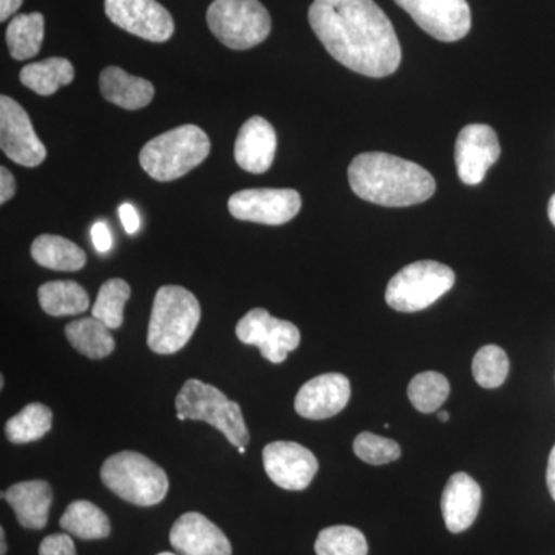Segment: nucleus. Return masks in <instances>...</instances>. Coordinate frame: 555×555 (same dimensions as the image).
<instances>
[{"instance_id":"nucleus-35","label":"nucleus","mask_w":555,"mask_h":555,"mask_svg":"<svg viewBox=\"0 0 555 555\" xmlns=\"http://www.w3.org/2000/svg\"><path fill=\"white\" fill-rule=\"evenodd\" d=\"M91 240H93L94 247H96V250L101 251V254H105V251L112 248V233H109V229L105 222H96V224L91 228Z\"/></svg>"},{"instance_id":"nucleus-43","label":"nucleus","mask_w":555,"mask_h":555,"mask_svg":"<svg viewBox=\"0 0 555 555\" xmlns=\"http://www.w3.org/2000/svg\"><path fill=\"white\" fill-rule=\"evenodd\" d=\"M238 451H240V454H244V452H246V448L241 447V448H238Z\"/></svg>"},{"instance_id":"nucleus-28","label":"nucleus","mask_w":555,"mask_h":555,"mask_svg":"<svg viewBox=\"0 0 555 555\" xmlns=\"http://www.w3.org/2000/svg\"><path fill=\"white\" fill-rule=\"evenodd\" d=\"M53 425V412L46 404L31 403L5 425L7 438L14 444L31 443L46 436Z\"/></svg>"},{"instance_id":"nucleus-1","label":"nucleus","mask_w":555,"mask_h":555,"mask_svg":"<svg viewBox=\"0 0 555 555\" xmlns=\"http://www.w3.org/2000/svg\"><path fill=\"white\" fill-rule=\"evenodd\" d=\"M308 17L327 53L358 75L386 78L400 67V40L374 0H313Z\"/></svg>"},{"instance_id":"nucleus-23","label":"nucleus","mask_w":555,"mask_h":555,"mask_svg":"<svg viewBox=\"0 0 555 555\" xmlns=\"http://www.w3.org/2000/svg\"><path fill=\"white\" fill-rule=\"evenodd\" d=\"M75 79V67L65 57L33 62L21 72V82L39 96H51L62 86H68Z\"/></svg>"},{"instance_id":"nucleus-17","label":"nucleus","mask_w":555,"mask_h":555,"mask_svg":"<svg viewBox=\"0 0 555 555\" xmlns=\"http://www.w3.org/2000/svg\"><path fill=\"white\" fill-rule=\"evenodd\" d=\"M170 543L179 555H232L228 537L199 513H188L171 526Z\"/></svg>"},{"instance_id":"nucleus-25","label":"nucleus","mask_w":555,"mask_h":555,"mask_svg":"<svg viewBox=\"0 0 555 555\" xmlns=\"http://www.w3.org/2000/svg\"><path fill=\"white\" fill-rule=\"evenodd\" d=\"M65 337L79 353L91 360L108 357L116 347L109 328L94 317L72 321L65 326Z\"/></svg>"},{"instance_id":"nucleus-41","label":"nucleus","mask_w":555,"mask_h":555,"mask_svg":"<svg viewBox=\"0 0 555 555\" xmlns=\"http://www.w3.org/2000/svg\"><path fill=\"white\" fill-rule=\"evenodd\" d=\"M7 554V542H5V531L3 528H0V555Z\"/></svg>"},{"instance_id":"nucleus-15","label":"nucleus","mask_w":555,"mask_h":555,"mask_svg":"<svg viewBox=\"0 0 555 555\" xmlns=\"http://www.w3.org/2000/svg\"><path fill=\"white\" fill-rule=\"evenodd\" d=\"M266 474L280 488L302 491L318 473L317 456L294 441H273L262 451Z\"/></svg>"},{"instance_id":"nucleus-24","label":"nucleus","mask_w":555,"mask_h":555,"mask_svg":"<svg viewBox=\"0 0 555 555\" xmlns=\"http://www.w3.org/2000/svg\"><path fill=\"white\" fill-rule=\"evenodd\" d=\"M39 302L51 317L79 315L90 308L86 288L75 281H50L39 287Z\"/></svg>"},{"instance_id":"nucleus-39","label":"nucleus","mask_w":555,"mask_h":555,"mask_svg":"<svg viewBox=\"0 0 555 555\" xmlns=\"http://www.w3.org/2000/svg\"><path fill=\"white\" fill-rule=\"evenodd\" d=\"M546 483L547 489H550V494L555 502V447L553 451H551L550 460H547Z\"/></svg>"},{"instance_id":"nucleus-36","label":"nucleus","mask_w":555,"mask_h":555,"mask_svg":"<svg viewBox=\"0 0 555 555\" xmlns=\"http://www.w3.org/2000/svg\"><path fill=\"white\" fill-rule=\"evenodd\" d=\"M119 217L120 221H122L124 229L129 235H133L137 233L139 228H141V219H139V215L137 208L131 206V204H122L119 207Z\"/></svg>"},{"instance_id":"nucleus-9","label":"nucleus","mask_w":555,"mask_h":555,"mask_svg":"<svg viewBox=\"0 0 555 555\" xmlns=\"http://www.w3.org/2000/svg\"><path fill=\"white\" fill-rule=\"evenodd\" d=\"M236 337L248 346H257L270 363L286 361L301 341L299 328L294 323L273 318L266 309H251L236 324Z\"/></svg>"},{"instance_id":"nucleus-12","label":"nucleus","mask_w":555,"mask_h":555,"mask_svg":"<svg viewBox=\"0 0 555 555\" xmlns=\"http://www.w3.org/2000/svg\"><path fill=\"white\" fill-rule=\"evenodd\" d=\"M0 147L13 163L38 167L47 158V149L40 141L30 116L13 98L0 96Z\"/></svg>"},{"instance_id":"nucleus-19","label":"nucleus","mask_w":555,"mask_h":555,"mask_svg":"<svg viewBox=\"0 0 555 555\" xmlns=\"http://www.w3.org/2000/svg\"><path fill=\"white\" fill-rule=\"evenodd\" d=\"M481 505V488L473 477L456 473L449 478L443 496L441 513L452 534L466 531L473 526Z\"/></svg>"},{"instance_id":"nucleus-21","label":"nucleus","mask_w":555,"mask_h":555,"mask_svg":"<svg viewBox=\"0 0 555 555\" xmlns=\"http://www.w3.org/2000/svg\"><path fill=\"white\" fill-rule=\"evenodd\" d=\"M100 86L105 101L124 109L147 107L155 98V87L150 80L131 76L119 67L102 69Z\"/></svg>"},{"instance_id":"nucleus-18","label":"nucleus","mask_w":555,"mask_h":555,"mask_svg":"<svg viewBox=\"0 0 555 555\" xmlns=\"http://www.w3.org/2000/svg\"><path fill=\"white\" fill-rule=\"evenodd\" d=\"M276 131L261 116H254L241 127L235 142V160L248 173H264L276 155Z\"/></svg>"},{"instance_id":"nucleus-8","label":"nucleus","mask_w":555,"mask_h":555,"mask_svg":"<svg viewBox=\"0 0 555 555\" xmlns=\"http://www.w3.org/2000/svg\"><path fill=\"white\" fill-rule=\"evenodd\" d=\"M454 284V270L448 266L429 259L412 262L387 284L386 302L397 312H420L448 294Z\"/></svg>"},{"instance_id":"nucleus-14","label":"nucleus","mask_w":555,"mask_h":555,"mask_svg":"<svg viewBox=\"0 0 555 555\" xmlns=\"http://www.w3.org/2000/svg\"><path fill=\"white\" fill-rule=\"evenodd\" d=\"M502 155L495 130L486 124H470L455 142V166L460 181L477 185Z\"/></svg>"},{"instance_id":"nucleus-33","label":"nucleus","mask_w":555,"mask_h":555,"mask_svg":"<svg viewBox=\"0 0 555 555\" xmlns=\"http://www.w3.org/2000/svg\"><path fill=\"white\" fill-rule=\"evenodd\" d=\"M353 452L358 459L369 465H387L400 459L401 448L397 441L375 436L372 433H361L353 441Z\"/></svg>"},{"instance_id":"nucleus-42","label":"nucleus","mask_w":555,"mask_h":555,"mask_svg":"<svg viewBox=\"0 0 555 555\" xmlns=\"http://www.w3.org/2000/svg\"><path fill=\"white\" fill-rule=\"evenodd\" d=\"M440 420H441V422H443V423H447V422H448V420H449V414H448V412H447V411H440Z\"/></svg>"},{"instance_id":"nucleus-7","label":"nucleus","mask_w":555,"mask_h":555,"mask_svg":"<svg viewBox=\"0 0 555 555\" xmlns=\"http://www.w3.org/2000/svg\"><path fill=\"white\" fill-rule=\"evenodd\" d=\"M215 38L232 50H248L269 38L272 20L259 0H215L207 10Z\"/></svg>"},{"instance_id":"nucleus-20","label":"nucleus","mask_w":555,"mask_h":555,"mask_svg":"<svg viewBox=\"0 0 555 555\" xmlns=\"http://www.w3.org/2000/svg\"><path fill=\"white\" fill-rule=\"evenodd\" d=\"M16 513L17 521L27 529H43L49 521L53 489L43 480L22 481L2 494Z\"/></svg>"},{"instance_id":"nucleus-4","label":"nucleus","mask_w":555,"mask_h":555,"mask_svg":"<svg viewBox=\"0 0 555 555\" xmlns=\"http://www.w3.org/2000/svg\"><path fill=\"white\" fill-rule=\"evenodd\" d=\"M199 320V301L192 292L181 286L160 287L150 317V349L159 356L178 352L193 337Z\"/></svg>"},{"instance_id":"nucleus-34","label":"nucleus","mask_w":555,"mask_h":555,"mask_svg":"<svg viewBox=\"0 0 555 555\" xmlns=\"http://www.w3.org/2000/svg\"><path fill=\"white\" fill-rule=\"evenodd\" d=\"M39 555H78L68 534H51L40 543Z\"/></svg>"},{"instance_id":"nucleus-3","label":"nucleus","mask_w":555,"mask_h":555,"mask_svg":"<svg viewBox=\"0 0 555 555\" xmlns=\"http://www.w3.org/2000/svg\"><path fill=\"white\" fill-rule=\"evenodd\" d=\"M210 147L206 131L185 124L147 142L139 153V164L149 177L170 182L203 164L210 155Z\"/></svg>"},{"instance_id":"nucleus-13","label":"nucleus","mask_w":555,"mask_h":555,"mask_svg":"<svg viewBox=\"0 0 555 555\" xmlns=\"http://www.w3.org/2000/svg\"><path fill=\"white\" fill-rule=\"evenodd\" d=\"M108 20L150 42H166L175 33L173 17L156 0H105Z\"/></svg>"},{"instance_id":"nucleus-31","label":"nucleus","mask_w":555,"mask_h":555,"mask_svg":"<svg viewBox=\"0 0 555 555\" xmlns=\"http://www.w3.org/2000/svg\"><path fill=\"white\" fill-rule=\"evenodd\" d=\"M317 555H367L366 537L352 526H331L318 534Z\"/></svg>"},{"instance_id":"nucleus-38","label":"nucleus","mask_w":555,"mask_h":555,"mask_svg":"<svg viewBox=\"0 0 555 555\" xmlns=\"http://www.w3.org/2000/svg\"><path fill=\"white\" fill-rule=\"evenodd\" d=\"M24 0H0V21L5 22L21 9Z\"/></svg>"},{"instance_id":"nucleus-29","label":"nucleus","mask_w":555,"mask_h":555,"mask_svg":"<svg viewBox=\"0 0 555 555\" xmlns=\"http://www.w3.org/2000/svg\"><path fill=\"white\" fill-rule=\"evenodd\" d=\"M451 386L448 378L438 372H423L411 379L408 387L409 400L416 411L430 414L443 406L448 400Z\"/></svg>"},{"instance_id":"nucleus-37","label":"nucleus","mask_w":555,"mask_h":555,"mask_svg":"<svg viewBox=\"0 0 555 555\" xmlns=\"http://www.w3.org/2000/svg\"><path fill=\"white\" fill-rule=\"evenodd\" d=\"M16 189V179L7 167H2L0 169V203L5 204L7 201L13 198Z\"/></svg>"},{"instance_id":"nucleus-27","label":"nucleus","mask_w":555,"mask_h":555,"mask_svg":"<svg viewBox=\"0 0 555 555\" xmlns=\"http://www.w3.org/2000/svg\"><path fill=\"white\" fill-rule=\"evenodd\" d=\"M61 528L68 534L82 540L107 539L112 526L104 511L87 500L73 502L60 520Z\"/></svg>"},{"instance_id":"nucleus-30","label":"nucleus","mask_w":555,"mask_h":555,"mask_svg":"<svg viewBox=\"0 0 555 555\" xmlns=\"http://www.w3.org/2000/svg\"><path fill=\"white\" fill-rule=\"evenodd\" d=\"M130 295L129 284L120 278L105 281L100 288L96 302L91 309V313H93L91 317L102 321L108 328H119L122 326L124 308H126Z\"/></svg>"},{"instance_id":"nucleus-40","label":"nucleus","mask_w":555,"mask_h":555,"mask_svg":"<svg viewBox=\"0 0 555 555\" xmlns=\"http://www.w3.org/2000/svg\"><path fill=\"white\" fill-rule=\"evenodd\" d=\"M547 217L555 228V195L551 196L550 204H547Z\"/></svg>"},{"instance_id":"nucleus-5","label":"nucleus","mask_w":555,"mask_h":555,"mask_svg":"<svg viewBox=\"0 0 555 555\" xmlns=\"http://www.w3.org/2000/svg\"><path fill=\"white\" fill-rule=\"evenodd\" d=\"M102 483L120 499L137 506H155L169 492V477L149 456L124 451L105 460Z\"/></svg>"},{"instance_id":"nucleus-44","label":"nucleus","mask_w":555,"mask_h":555,"mask_svg":"<svg viewBox=\"0 0 555 555\" xmlns=\"http://www.w3.org/2000/svg\"><path fill=\"white\" fill-rule=\"evenodd\" d=\"M158 555H179V554H173V553H160Z\"/></svg>"},{"instance_id":"nucleus-11","label":"nucleus","mask_w":555,"mask_h":555,"mask_svg":"<svg viewBox=\"0 0 555 555\" xmlns=\"http://www.w3.org/2000/svg\"><path fill=\"white\" fill-rule=\"evenodd\" d=\"M415 24L440 42L466 38L473 25L466 0H396Z\"/></svg>"},{"instance_id":"nucleus-2","label":"nucleus","mask_w":555,"mask_h":555,"mask_svg":"<svg viewBox=\"0 0 555 555\" xmlns=\"http://www.w3.org/2000/svg\"><path fill=\"white\" fill-rule=\"evenodd\" d=\"M349 184L357 196L383 207H409L436 193V179L411 160L389 153H363L349 166Z\"/></svg>"},{"instance_id":"nucleus-26","label":"nucleus","mask_w":555,"mask_h":555,"mask_svg":"<svg viewBox=\"0 0 555 555\" xmlns=\"http://www.w3.org/2000/svg\"><path fill=\"white\" fill-rule=\"evenodd\" d=\"M46 36V20L40 13L17 14L7 27L5 39L13 60L38 56Z\"/></svg>"},{"instance_id":"nucleus-22","label":"nucleus","mask_w":555,"mask_h":555,"mask_svg":"<svg viewBox=\"0 0 555 555\" xmlns=\"http://www.w3.org/2000/svg\"><path fill=\"white\" fill-rule=\"evenodd\" d=\"M30 251L39 266L57 272H76L87 262L86 251L78 244L60 235L38 236L33 241Z\"/></svg>"},{"instance_id":"nucleus-32","label":"nucleus","mask_w":555,"mask_h":555,"mask_svg":"<svg viewBox=\"0 0 555 555\" xmlns=\"http://www.w3.org/2000/svg\"><path fill=\"white\" fill-rule=\"evenodd\" d=\"M476 382L486 389H495L506 382L509 374V360L505 350L495 345L481 347L473 361Z\"/></svg>"},{"instance_id":"nucleus-10","label":"nucleus","mask_w":555,"mask_h":555,"mask_svg":"<svg viewBox=\"0 0 555 555\" xmlns=\"http://www.w3.org/2000/svg\"><path fill=\"white\" fill-rule=\"evenodd\" d=\"M229 211L240 221L281 225L301 210V196L292 189H247L230 196Z\"/></svg>"},{"instance_id":"nucleus-16","label":"nucleus","mask_w":555,"mask_h":555,"mask_svg":"<svg viewBox=\"0 0 555 555\" xmlns=\"http://www.w3.org/2000/svg\"><path fill=\"white\" fill-rule=\"evenodd\" d=\"M350 400V383L343 374H324L310 379L295 398L302 418L326 420L339 414Z\"/></svg>"},{"instance_id":"nucleus-6","label":"nucleus","mask_w":555,"mask_h":555,"mask_svg":"<svg viewBox=\"0 0 555 555\" xmlns=\"http://www.w3.org/2000/svg\"><path fill=\"white\" fill-rule=\"evenodd\" d=\"M178 420L208 423L224 434L233 447L246 448L250 434L244 422L241 406L229 400L221 390L199 379H189L177 397Z\"/></svg>"}]
</instances>
